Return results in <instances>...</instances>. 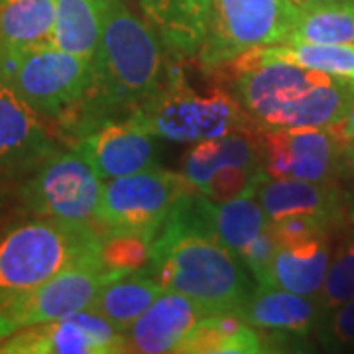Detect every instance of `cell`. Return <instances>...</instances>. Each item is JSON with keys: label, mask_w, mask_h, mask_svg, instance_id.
Returning a JSON list of instances; mask_svg holds the SVG:
<instances>
[{"label": "cell", "mask_w": 354, "mask_h": 354, "mask_svg": "<svg viewBox=\"0 0 354 354\" xmlns=\"http://www.w3.org/2000/svg\"><path fill=\"white\" fill-rule=\"evenodd\" d=\"M165 55L152 26L122 0H111L91 62V87L71 116L59 124L64 138L95 120L132 113L164 81Z\"/></svg>", "instance_id": "obj_1"}, {"label": "cell", "mask_w": 354, "mask_h": 354, "mask_svg": "<svg viewBox=\"0 0 354 354\" xmlns=\"http://www.w3.org/2000/svg\"><path fill=\"white\" fill-rule=\"evenodd\" d=\"M144 272L211 313H236L258 288L241 256L201 234L153 236Z\"/></svg>", "instance_id": "obj_2"}, {"label": "cell", "mask_w": 354, "mask_h": 354, "mask_svg": "<svg viewBox=\"0 0 354 354\" xmlns=\"http://www.w3.org/2000/svg\"><path fill=\"white\" fill-rule=\"evenodd\" d=\"M104 230L95 225L28 215L0 230V299L77 266H102Z\"/></svg>", "instance_id": "obj_3"}, {"label": "cell", "mask_w": 354, "mask_h": 354, "mask_svg": "<svg viewBox=\"0 0 354 354\" xmlns=\"http://www.w3.org/2000/svg\"><path fill=\"white\" fill-rule=\"evenodd\" d=\"M134 113L156 138L176 144H195L258 128L234 95L223 88L199 95L174 65H167L160 87Z\"/></svg>", "instance_id": "obj_4"}, {"label": "cell", "mask_w": 354, "mask_h": 354, "mask_svg": "<svg viewBox=\"0 0 354 354\" xmlns=\"http://www.w3.org/2000/svg\"><path fill=\"white\" fill-rule=\"evenodd\" d=\"M93 64L51 44L0 53V81L53 124H62L87 95Z\"/></svg>", "instance_id": "obj_5"}, {"label": "cell", "mask_w": 354, "mask_h": 354, "mask_svg": "<svg viewBox=\"0 0 354 354\" xmlns=\"http://www.w3.org/2000/svg\"><path fill=\"white\" fill-rule=\"evenodd\" d=\"M297 10L293 0H213L197 64L218 71L248 51L288 44Z\"/></svg>", "instance_id": "obj_6"}, {"label": "cell", "mask_w": 354, "mask_h": 354, "mask_svg": "<svg viewBox=\"0 0 354 354\" xmlns=\"http://www.w3.org/2000/svg\"><path fill=\"white\" fill-rule=\"evenodd\" d=\"M101 191L102 179L93 167L69 146H59L24 177L18 201L26 215L95 225Z\"/></svg>", "instance_id": "obj_7"}, {"label": "cell", "mask_w": 354, "mask_h": 354, "mask_svg": "<svg viewBox=\"0 0 354 354\" xmlns=\"http://www.w3.org/2000/svg\"><path fill=\"white\" fill-rule=\"evenodd\" d=\"M193 189L181 171L160 165L106 179L102 181L95 225L101 230H132L153 239L171 205Z\"/></svg>", "instance_id": "obj_8"}, {"label": "cell", "mask_w": 354, "mask_h": 354, "mask_svg": "<svg viewBox=\"0 0 354 354\" xmlns=\"http://www.w3.org/2000/svg\"><path fill=\"white\" fill-rule=\"evenodd\" d=\"M127 276L104 266H77L32 290L0 299V342L20 330L88 309L97 293Z\"/></svg>", "instance_id": "obj_9"}, {"label": "cell", "mask_w": 354, "mask_h": 354, "mask_svg": "<svg viewBox=\"0 0 354 354\" xmlns=\"http://www.w3.org/2000/svg\"><path fill=\"white\" fill-rule=\"evenodd\" d=\"M65 140L102 181L160 165L158 138L134 111L95 120L67 134Z\"/></svg>", "instance_id": "obj_10"}, {"label": "cell", "mask_w": 354, "mask_h": 354, "mask_svg": "<svg viewBox=\"0 0 354 354\" xmlns=\"http://www.w3.org/2000/svg\"><path fill=\"white\" fill-rule=\"evenodd\" d=\"M254 138L268 177L330 181L341 171L346 138L330 128H256Z\"/></svg>", "instance_id": "obj_11"}, {"label": "cell", "mask_w": 354, "mask_h": 354, "mask_svg": "<svg viewBox=\"0 0 354 354\" xmlns=\"http://www.w3.org/2000/svg\"><path fill=\"white\" fill-rule=\"evenodd\" d=\"M120 353H130L127 335L88 309L28 327L0 342V354Z\"/></svg>", "instance_id": "obj_12"}, {"label": "cell", "mask_w": 354, "mask_h": 354, "mask_svg": "<svg viewBox=\"0 0 354 354\" xmlns=\"http://www.w3.org/2000/svg\"><path fill=\"white\" fill-rule=\"evenodd\" d=\"M50 124L0 81V177H26L59 148V136Z\"/></svg>", "instance_id": "obj_13"}, {"label": "cell", "mask_w": 354, "mask_h": 354, "mask_svg": "<svg viewBox=\"0 0 354 354\" xmlns=\"http://www.w3.org/2000/svg\"><path fill=\"white\" fill-rule=\"evenodd\" d=\"M234 315L260 335L270 337V341H264L266 353H270V346L297 342L309 333H315L323 317L315 297L270 286H258Z\"/></svg>", "instance_id": "obj_14"}, {"label": "cell", "mask_w": 354, "mask_h": 354, "mask_svg": "<svg viewBox=\"0 0 354 354\" xmlns=\"http://www.w3.org/2000/svg\"><path fill=\"white\" fill-rule=\"evenodd\" d=\"M211 311L176 291H164L124 333L130 353H177L193 327Z\"/></svg>", "instance_id": "obj_15"}, {"label": "cell", "mask_w": 354, "mask_h": 354, "mask_svg": "<svg viewBox=\"0 0 354 354\" xmlns=\"http://www.w3.org/2000/svg\"><path fill=\"white\" fill-rule=\"evenodd\" d=\"M213 0H140L144 20L152 26L167 57L191 59L201 50Z\"/></svg>", "instance_id": "obj_16"}, {"label": "cell", "mask_w": 354, "mask_h": 354, "mask_svg": "<svg viewBox=\"0 0 354 354\" xmlns=\"http://www.w3.org/2000/svg\"><path fill=\"white\" fill-rule=\"evenodd\" d=\"M268 221L313 215L339 221L342 211L339 189L330 181H305L291 177H266L256 191Z\"/></svg>", "instance_id": "obj_17"}, {"label": "cell", "mask_w": 354, "mask_h": 354, "mask_svg": "<svg viewBox=\"0 0 354 354\" xmlns=\"http://www.w3.org/2000/svg\"><path fill=\"white\" fill-rule=\"evenodd\" d=\"M330 256L333 252L329 239H319L293 246H276V254L272 258L262 286L315 297L323 288Z\"/></svg>", "instance_id": "obj_18"}, {"label": "cell", "mask_w": 354, "mask_h": 354, "mask_svg": "<svg viewBox=\"0 0 354 354\" xmlns=\"http://www.w3.org/2000/svg\"><path fill=\"white\" fill-rule=\"evenodd\" d=\"M227 167H262L254 132H232L221 138L195 142L181 160V174L197 191L216 171Z\"/></svg>", "instance_id": "obj_19"}, {"label": "cell", "mask_w": 354, "mask_h": 354, "mask_svg": "<svg viewBox=\"0 0 354 354\" xmlns=\"http://www.w3.org/2000/svg\"><path fill=\"white\" fill-rule=\"evenodd\" d=\"M111 0H55L51 46L93 62Z\"/></svg>", "instance_id": "obj_20"}, {"label": "cell", "mask_w": 354, "mask_h": 354, "mask_svg": "<svg viewBox=\"0 0 354 354\" xmlns=\"http://www.w3.org/2000/svg\"><path fill=\"white\" fill-rule=\"evenodd\" d=\"M164 288L144 270L132 272L106 283L95 297L88 311L109 321L114 329L127 333L150 305L164 293Z\"/></svg>", "instance_id": "obj_21"}, {"label": "cell", "mask_w": 354, "mask_h": 354, "mask_svg": "<svg viewBox=\"0 0 354 354\" xmlns=\"http://www.w3.org/2000/svg\"><path fill=\"white\" fill-rule=\"evenodd\" d=\"M55 0H0V53L51 41Z\"/></svg>", "instance_id": "obj_22"}, {"label": "cell", "mask_w": 354, "mask_h": 354, "mask_svg": "<svg viewBox=\"0 0 354 354\" xmlns=\"http://www.w3.org/2000/svg\"><path fill=\"white\" fill-rule=\"evenodd\" d=\"M290 41L354 44V0L299 6Z\"/></svg>", "instance_id": "obj_23"}, {"label": "cell", "mask_w": 354, "mask_h": 354, "mask_svg": "<svg viewBox=\"0 0 354 354\" xmlns=\"http://www.w3.org/2000/svg\"><path fill=\"white\" fill-rule=\"evenodd\" d=\"M264 55L301 65L313 71L354 83V44H307L288 41L274 48H262Z\"/></svg>", "instance_id": "obj_24"}, {"label": "cell", "mask_w": 354, "mask_h": 354, "mask_svg": "<svg viewBox=\"0 0 354 354\" xmlns=\"http://www.w3.org/2000/svg\"><path fill=\"white\" fill-rule=\"evenodd\" d=\"M354 297V228L341 241L330 256L329 270L323 288L315 295L321 315H329L333 309ZM321 317V319H323Z\"/></svg>", "instance_id": "obj_25"}, {"label": "cell", "mask_w": 354, "mask_h": 354, "mask_svg": "<svg viewBox=\"0 0 354 354\" xmlns=\"http://www.w3.org/2000/svg\"><path fill=\"white\" fill-rule=\"evenodd\" d=\"M152 236L132 230H104L101 262L113 272H140L150 262Z\"/></svg>", "instance_id": "obj_26"}, {"label": "cell", "mask_w": 354, "mask_h": 354, "mask_svg": "<svg viewBox=\"0 0 354 354\" xmlns=\"http://www.w3.org/2000/svg\"><path fill=\"white\" fill-rule=\"evenodd\" d=\"M315 333L325 348H354V297L323 317Z\"/></svg>", "instance_id": "obj_27"}, {"label": "cell", "mask_w": 354, "mask_h": 354, "mask_svg": "<svg viewBox=\"0 0 354 354\" xmlns=\"http://www.w3.org/2000/svg\"><path fill=\"white\" fill-rule=\"evenodd\" d=\"M341 171L354 177V138H346L341 153Z\"/></svg>", "instance_id": "obj_28"}, {"label": "cell", "mask_w": 354, "mask_h": 354, "mask_svg": "<svg viewBox=\"0 0 354 354\" xmlns=\"http://www.w3.org/2000/svg\"><path fill=\"white\" fill-rule=\"evenodd\" d=\"M337 128L341 130V134L344 138H354V102L353 106H351V111H348V114L344 116V120Z\"/></svg>", "instance_id": "obj_29"}, {"label": "cell", "mask_w": 354, "mask_h": 354, "mask_svg": "<svg viewBox=\"0 0 354 354\" xmlns=\"http://www.w3.org/2000/svg\"><path fill=\"white\" fill-rule=\"evenodd\" d=\"M321 2H337V0H295L297 6H305V4H321Z\"/></svg>", "instance_id": "obj_30"}, {"label": "cell", "mask_w": 354, "mask_h": 354, "mask_svg": "<svg viewBox=\"0 0 354 354\" xmlns=\"http://www.w3.org/2000/svg\"><path fill=\"white\" fill-rule=\"evenodd\" d=\"M348 216H351V221H353V223H354V207H353V209H351V211H348Z\"/></svg>", "instance_id": "obj_31"}, {"label": "cell", "mask_w": 354, "mask_h": 354, "mask_svg": "<svg viewBox=\"0 0 354 354\" xmlns=\"http://www.w3.org/2000/svg\"><path fill=\"white\" fill-rule=\"evenodd\" d=\"M293 2H295V0H293Z\"/></svg>", "instance_id": "obj_32"}]
</instances>
